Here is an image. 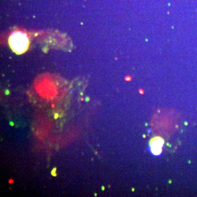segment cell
<instances>
[{
    "instance_id": "3957f363",
    "label": "cell",
    "mask_w": 197,
    "mask_h": 197,
    "mask_svg": "<svg viewBox=\"0 0 197 197\" xmlns=\"http://www.w3.org/2000/svg\"><path fill=\"white\" fill-rule=\"evenodd\" d=\"M172 197H179V196H177V195H173Z\"/></svg>"
},
{
    "instance_id": "6da1fadb",
    "label": "cell",
    "mask_w": 197,
    "mask_h": 197,
    "mask_svg": "<svg viewBox=\"0 0 197 197\" xmlns=\"http://www.w3.org/2000/svg\"><path fill=\"white\" fill-rule=\"evenodd\" d=\"M18 89L32 108H42L54 101L58 90L56 71L42 63L26 65L18 76Z\"/></svg>"
},
{
    "instance_id": "7a4b0ae2",
    "label": "cell",
    "mask_w": 197,
    "mask_h": 197,
    "mask_svg": "<svg viewBox=\"0 0 197 197\" xmlns=\"http://www.w3.org/2000/svg\"><path fill=\"white\" fill-rule=\"evenodd\" d=\"M18 186H19L18 182H17V181H13V183H12V187H13V190H17Z\"/></svg>"
}]
</instances>
